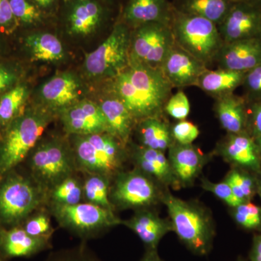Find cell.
I'll return each instance as SVG.
<instances>
[{
    "mask_svg": "<svg viewBox=\"0 0 261 261\" xmlns=\"http://www.w3.org/2000/svg\"><path fill=\"white\" fill-rule=\"evenodd\" d=\"M173 87L160 68L129 63L113 78V95L126 106L136 122L163 116Z\"/></svg>",
    "mask_w": 261,
    "mask_h": 261,
    "instance_id": "1",
    "label": "cell"
},
{
    "mask_svg": "<svg viewBox=\"0 0 261 261\" xmlns=\"http://www.w3.org/2000/svg\"><path fill=\"white\" fill-rule=\"evenodd\" d=\"M162 203L180 242L192 253L205 256L210 253L216 237V226L210 210L197 201H186L168 190Z\"/></svg>",
    "mask_w": 261,
    "mask_h": 261,
    "instance_id": "2",
    "label": "cell"
},
{
    "mask_svg": "<svg viewBox=\"0 0 261 261\" xmlns=\"http://www.w3.org/2000/svg\"><path fill=\"white\" fill-rule=\"evenodd\" d=\"M53 119L45 108L27 106L0 135V178L27 159Z\"/></svg>",
    "mask_w": 261,
    "mask_h": 261,
    "instance_id": "3",
    "label": "cell"
},
{
    "mask_svg": "<svg viewBox=\"0 0 261 261\" xmlns=\"http://www.w3.org/2000/svg\"><path fill=\"white\" fill-rule=\"evenodd\" d=\"M71 146L77 171L113 178L123 171L129 157L127 146L107 132L72 136Z\"/></svg>",
    "mask_w": 261,
    "mask_h": 261,
    "instance_id": "4",
    "label": "cell"
},
{
    "mask_svg": "<svg viewBox=\"0 0 261 261\" xmlns=\"http://www.w3.org/2000/svg\"><path fill=\"white\" fill-rule=\"evenodd\" d=\"M47 202L48 192L32 176L13 170L0 178V221L3 224L20 226Z\"/></svg>",
    "mask_w": 261,
    "mask_h": 261,
    "instance_id": "5",
    "label": "cell"
},
{
    "mask_svg": "<svg viewBox=\"0 0 261 261\" xmlns=\"http://www.w3.org/2000/svg\"><path fill=\"white\" fill-rule=\"evenodd\" d=\"M172 29L175 42L208 66L216 61L224 42L216 24L207 19L180 13L173 8Z\"/></svg>",
    "mask_w": 261,
    "mask_h": 261,
    "instance_id": "6",
    "label": "cell"
},
{
    "mask_svg": "<svg viewBox=\"0 0 261 261\" xmlns=\"http://www.w3.org/2000/svg\"><path fill=\"white\" fill-rule=\"evenodd\" d=\"M29 157L31 176L47 192L78 171L71 146L61 138L38 142Z\"/></svg>",
    "mask_w": 261,
    "mask_h": 261,
    "instance_id": "7",
    "label": "cell"
},
{
    "mask_svg": "<svg viewBox=\"0 0 261 261\" xmlns=\"http://www.w3.org/2000/svg\"><path fill=\"white\" fill-rule=\"evenodd\" d=\"M49 211L61 227L84 242L97 238L121 225L116 212L84 202L73 205H49Z\"/></svg>",
    "mask_w": 261,
    "mask_h": 261,
    "instance_id": "8",
    "label": "cell"
},
{
    "mask_svg": "<svg viewBox=\"0 0 261 261\" xmlns=\"http://www.w3.org/2000/svg\"><path fill=\"white\" fill-rule=\"evenodd\" d=\"M168 190L135 168L130 171L123 170L113 178L110 200L115 211L152 208L162 203Z\"/></svg>",
    "mask_w": 261,
    "mask_h": 261,
    "instance_id": "9",
    "label": "cell"
},
{
    "mask_svg": "<svg viewBox=\"0 0 261 261\" xmlns=\"http://www.w3.org/2000/svg\"><path fill=\"white\" fill-rule=\"evenodd\" d=\"M175 44L171 24L149 23L130 34L129 63L160 68Z\"/></svg>",
    "mask_w": 261,
    "mask_h": 261,
    "instance_id": "10",
    "label": "cell"
},
{
    "mask_svg": "<svg viewBox=\"0 0 261 261\" xmlns=\"http://www.w3.org/2000/svg\"><path fill=\"white\" fill-rule=\"evenodd\" d=\"M130 33L118 24L97 49L86 56L84 68L92 77L114 78L129 64Z\"/></svg>",
    "mask_w": 261,
    "mask_h": 261,
    "instance_id": "11",
    "label": "cell"
},
{
    "mask_svg": "<svg viewBox=\"0 0 261 261\" xmlns=\"http://www.w3.org/2000/svg\"><path fill=\"white\" fill-rule=\"evenodd\" d=\"M218 29L224 44L261 38V8L235 0Z\"/></svg>",
    "mask_w": 261,
    "mask_h": 261,
    "instance_id": "12",
    "label": "cell"
},
{
    "mask_svg": "<svg viewBox=\"0 0 261 261\" xmlns=\"http://www.w3.org/2000/svg\"><path fill=\"white\" fill-rule=\"evenodd\" d=\"M214 154L231 167L243 168L258 174L261 162L255 141L248 133L227 134L219 141Z\"/></svg>",
    "mask_w": 261,
    "mask_h": 261,
    "instance_id": "13",
    "label": "cell"
},
{
    "mask_svg": "<svg viewBox=\"0 0 261 261\" xmlns=\"http://www.w3.org/2000/svg\"><path fill=\"white\" fill-rule=\"evenodd\" d=\"M68 135L82 136L107 132V124L99 105L88 99L79 101L59 113Z\"/></svg>",
    "mask_w": 261,
    "mask_h": 261,
    "instance_id": "14",
    "label": "cell"
},
{
    "mask_svg": "<svg viewBox=\"0 0 261 261\" xmlns=\"http://www.w3.org/2000/svg\"><path fill=\"white\" fill-rule=\"evenodd\" d=\"M207 69L205 63L182 49L176 42L161 68L173 88L196 87L201 75Z\"/></svg>",
    "mask_w": 261,
    "mask_h": 261,
    "instance_id": "15",
    "label": "cell"
},
{
    "mask_svg": "<svg viewBox=\"0 0 261 261\" xmlns=\"http://www.w3.org/2000/svg\"><path fill=\"white\" fill-rule=\"evenodd\" d=\"M168 151V159L180 188L193 186L211 158L193 144L174 142Z\"/></svg>",
    "mask_w": 261,
    "mask_h": 261,
    "instance_id": "16",
    "label": "cell"
},
{
    "mask_svg": "<svg viewBox=\"0 0 261 261\" xmlns=\"http://www.w3.org/2000/svg\"><path fill=\"white\" fill-rule=\"evenodd\" d=\"M121 225L129 228L140 238L145 250H158L163 238L173 232L169 218H161L152 208L135 211L129 219L122 220Z\"/></svg>",
    "mask_w": 261,
    "mask_h": 261,
    "instance_id": "17",
    "label": "cell"
},
{
    "mask_svg": "<svg viewBox=\"0 0 261 261\" xmlns=\"http://www.w3.org/2000/svg\"><path fill=\"white\" fill-rule=\"evenodd\" d=\"M128 155L135 168L145 173L161 186L175 190L181 189L165 152L135 145L128 151Z\"/></svg>",
    "mask_w": 261,
    "mask_h": 261,
    "instance_id": "18",
    "label": "cell"
},
{
    "mask_svg": "<svg viewBox=\"0 0 261 261\" xmlns=\"http://www.w3.org/2000/svg\"><path fill=\"white\" fill-rule=\"evenodd\" d=\"M215 62L220 69L246 73L261 64V38L224 44Z\"/></svg>",
    "mask_w": 261,
    "mask_h": 261,
    "instance_id": "19",
    "label": "cell"
},
{
    "mask_svg": "<svg viewBox=\"0 0 261 261\" xmlns=\"http://www.w3.org/2000/svg\"><path fill=\"white\" fill-rule=\"evenodd\" d=\"M51 247V239L31 236L20 225L2 231L0 249L5 259L32 257Z\"/></svg>",
    "mask_w": 261,
    "mask_h": 261,
    "instance_id": "20",
    "label": "cell"
},
{
    "mask_svg": "<svg viewBox=\"0 0 261 261\" xmlns=\"http://www.w3.org/2000/svg\"><path fill=\"white\" fill-rule=\"evenodd\" d=\"M81 86L79 80L70 73L55 75L41 88V97L48 111L60 113L79 102Z\"/></svg>",
    "mask_w": 261,
    "mask_h": 261,
    "instance_id": "21",
    "label": "cell"
},
{
    "mask_svg": "<svg viewBox=\"0 0 261 261\" xmlns=\"http://www.w3.org/2000/svg\"><path fill=\"white\" fill-rule=\"evenodd\" d=\"M214 112L226 133H247L248 104L243 96L233 93L217 98Z\"/></svg>",
    "mask_w": 261,
    "mask_h": 261,
    "instance_id": "22",
    "label": "cell"
},
{
    "mask_svg": "<svg viewBox=\"0 0 261 261\" xmlns=\"http://www.w3.org/2000/svg\"><path fill=\"white\" fill-rule=\"evenodd\" d=\"M173 13V5L168 0H129L123 16L136 28L156 22L171 24Z\"/></svg>",
    "mask_w": 261,
    "mask_h": 261,
    "instance_id": "23",
    "label": "cell"
},
{
    "mask_svg": "<svg viewBox=\"0 0 261 261\" xmlns=\"http://www.w3.org/2000/svg\"><path fill=\"white\" fill-rule=\"evenodd\" d=\"M99 106L106 119L108 133L128 145L137 122L126 106L115 95L105 99Z\"/></svg>",
    "mask_w": 261,
    "mask_h": 261,
    "instance_id": "24",
    "label": "cell"
},
{
    "mask_svg": "<svg viewBox=\"0 0 261 261\" xmlns=\"http://www.w3.org/2000/svg\"><path fill=\"white\" fill-rule=\"evenodd\" d=\"M20 48L34 61L57 62L65 56L61 41L49 33H34L20 38Z\"/></svg>",
    "mask_w": 261,
    "mask_h": 261,
    "instance_id": "25",
    "label": "cell"
},
{
    "mask_svg": "<svg viewBox=\"0 0 261 261\" xmlns=\"http://www.w3.org/2000/svg\"><path fill=\"white\" fill-rule=\"evenodd\" d=\"M137 137L140 146L165 152L174 143L171 125L163 116L150 117L137 122Z\"/></svg>",
    "mask_w": 261,
    "mask_h": 261,
    "instance_id": "26",
    "label": "cell"
},
{
    "mask_svg": "<svg viewBox=\"0 0 261 261\" xmlns=\"http://www.w3.org/2000/svg\"><path fill=\"white\" fill-rule=\"evenodd\" d=\"M245 73L220 68L207 69L201 75L196 87L216 99L233 94L238 87H241Z\"/></svg>",
    "mask_w": 261,
    "mask_h": 261,
    "instance_id": "27",
    "label": "cell"
},
{
    "mask_svg": "<svg viewBox=\"0 0 261 261\" xmlns=\"http://www.w3.org/2000/svg\"><path fill=\"white\" fill-rule=\"evenodd\" d=\"M235 0H177L175 10L195 15L219 25L224 20Z\"/></svg>",
    "mask_w": 261,
    "mask_h": 261,
    "instance_id": "28",
    "label": "cell"
},
{
    "mask_svg": "<svg viewBox=\"0 0 261 261\" xmlns=\"http://www.w3.org/2000/svg\"><path fill=\"white\" fill-rule=\"evenodd\" d=\"M30 88L24 80L0 97V135L27 108Z\"/></svg>",
    "mask_w": 261,
    "mask_h": 261,
    "instance_id": "29",
    "label": "cell"
},
{
    "mask_svg": "<svg viewBox=\"0 0 261 261\" xmlns=\"http://www.w3.org/2000/svg\"><path fill=\"white\" fill-rule=\"evenodd\" d=\"M102 17V10L90 0H81L70 13V32L80 36H87L94 32Z\"/></svg>",
    "mask_w": 261,
    "mask_h": 261,
    "instance_id": "30",
    "label": "cell"
},
{
    "mask_svg": "<svg viewBox=\"0 0 261 261\" xmlns=\"http://www.w3.org/2000/svg\"><path fill=\"white\" fill-rule=\"evenodd\" d=\"M83 181L72 175L48 192L47 205H73L84 202Z\"/></svg>",
    "mask_w": 261,
    "mask_h": 261,
    "instance_id": "31",
    "label": "cell"
},
{
    "mask_svg": "<svg viewBox=\"0 0 261 261\" xmlns=\"http://www.w3.org/2000/svg\"><path fill=\"white\" fill-rule=\"evenodd\" d=\"M85 175L83 181L84 200L116 212L110 200L112 180L100 174Z\"/></svg>",
    "mask_w": 261,
    "mask_h": 261,
    "instance_id": "32",
    "label": "cell"
},
{
    "mask_svg": "<svg viewBox=\"0 0 261 261\" xmlns=\"http://www.w3.org/2000/svg\"><path fill=\"white\" fill-rule=\"evenodd\" d=\"M257 175L243 168L231 167L223 181L229 185L241 202H250L257 195Z\"/></svg>",
    "mask_w": 261,
    "mask_h": 261,
    "instance_id": "33",
    "label": "cell"
},
{
    "mask_svg": "<svg viewBox=\"0 0 261 261\" xmlns=\"http://www.w3.org/2000/svg\"><path fill=\"white\" fill-rule=\"evenodd\" d=\"M231 216L239 227L247 231L260 232L261 206L250 202H243L231 208Z\"/></svg>",
    "mask_w": 261,
    "mask_h": 261,
    "instance_id": "34",
    "label": "cell"
},
{
    "mask_svg": "<svg viewBox=\"0 0 261 261\" xmlns=\"http://www.w3.org/2000/svg\"><path fill=\"white\" fill-rule=\"evenodd\" d=\"M42 209L43 207L29 216L22 223L21 226L31 236L51 240L55 228L51 225L50 213Z\"/></svg>",
    "mask_w": 261,
    "mask_h": 261,
    "instance_id": "35",
    "label": "cell"
},
{
    "mask_svg": "<svg viewBox=\"0 0 261 261\" xmlns=\"http://www.w3.org/2000/svg\"><path fill=\"white\" fill-rule=\"evenodd\" d=\"M19 62L0 58V97L24 80L23 70Z\"/></svg>",
    "mask_w": 261,
    "mask_h": 261,
    "instance_id": "36",
    "label": "cell"
},
{
    "mask_svg": "<svg viewBox=\"0 0 261 261\" xmlns=\"http://www.w3.org/2000/svg\"><path fill=\"white\" fill-rule=\"evenodd\" d=\"M44 261H103L96 255L86 242L77 246L51 252Z\"/></svg>",
    "mask_w": 261,
    "mask_h": 261,
    "instance_id": "37",
    "label": "cell"
},
{
    "mask_svg": "<svg viewBox=\"0 0 261 261\" xmlns=\"http://www.w3.org/2000/svg\"><path fill=\"white\" fill-rule=\"evenodd\" d=\"M241 87L247 104L261 102V64L246 72Z\"/></svg>",
    "mask_w": 261,
    "mask_h": 261,
    "instance_id": "38",
    "label": "cell"
},
{
    "mask_svg": "<svg viewBox=\"0 0 261 261\" xmlns=\"http://www.w3.org/2000/svg\"><path fill=\"white\" fill-rule=\"evenodd\" d=\"M12 11L18 27L29 25L39 20L40 13L29 0H9Z\"/></svg>",
    "mask_w": 261,
    "mask_h": 261,
    "instance_id": "39",
    "label": "cell"
},
{
    "mask_svg": "<svg viewBox=\"0 0 261 261\" xmlns=\"http://www.w3.org/2000/svg\"><path fill=\"white\" fill-rule=\"evenodd\" d=\"M201 187L205 191L211 192L213 195L220 199L230 207H236L243 203L238 197L235 196L229 185L226 181H222L214 183L209 181L205 178H201Z\"/></svg>",
    "mask_w": 261,
    "mask_h": 261,
    "instance_id": "40",
    "label": "cell"
},
{
    "mask_svg": "<svg viewBox=\"0 0 261 261\" xmlns=\"http://www.w3.org/2000/svg\"><path fill=\"white\" fill-rule=\"evenodd\" d=\"M190 112V101L181 90L172 94L165 105L164 113L178 121L186 120Z\"/></svg>",
    "mask_w": 261,
    "mask_h": 261,
    "instance_id": "41",
    "label": "cell"
},
{
    "mask_svg": "<svg viewBox=\"0 0 261 261\" xmlns=\"http://www.w3.org/2000/svg\"><path fill=\"white\" fill-rule=\"evenodd\" d=\"M171 129L174 142L181 145H191L200 135L198 126L187 120L171 125Z\"/></svg>",
    "mask_w": 261,
    "mask_h": 261,
    "instance_id": "42",
    "label": "cell"
},
{
    "mask_svg": "<svg viewBox=\"0 0 261 261\" xmlns=\"http://www.w3.org/2000/svg\"><path fill=\"white\" fill-rule=\"evenodd\" d=\"M18 29L9 0H0V34L9 37L13 35Z\"/></svg>",
    "mask_w": 261,
    "mask_h": 261,
    "instance_id": "43",
    "label": "cell"
},
{
    "mask_svg": "<svg viewBox=\"0 0 261 261\" xmlns=\"http://www.w3.org/2000/svg\"><path fill=\"white\" fill-rule=\"evenodd\" d=\"M247 133L254 139L261 136V102L248 105Z\"/></svg>",
    "mask_w": 261,
    "mask_h": 261,
    "instance_id": "44",
    "label": "cell"
},
{
    "mask_svg": "<svg viewBox=\"0 0 261 261\" xmlns=\"http://www.w3.org/2000/svg\"><path fill=\"white\" fill-rule=\"evenodd\" d=\"M248 258L250 261H261V231L254 234Z\"/></svg>",
    "mask_w": 261,
    "mask_h": 261,
    "instance_id": "45",
    "label": "cell"
},
{
    "mask_svg": "<svg viewBox=\"0 0 261 261\" xmlns=\"http://www.w3.org/2000/svg\"><path fill=\"white\" fill-rule=\"evenodd\" d=\"M139 261H165L160 257L158 250H145L143 256Z\"/></svg>",
    "mask_w": 261,
    "mask_h": 261,
    "instance_id": "46",
    "label": "cell"
},
{
    "mask_svg": "<svg viewBox=\"0 0 261 261\" xmlns=\"http://www.w3.org/2000/svg\"><path fill=\"white\" fill-rule=\"evenodd\" d=\"M5 37H5V36L2 35V34H0V58H1V57L5 56V47H6V44H5Z\"/></svg>",
    "mask_w": 261,
    "mask_h": 261,
    "instance_id": "47",
    "label": "cell"
},
{
    "mask_svg": "<svg viewBox=\"0 0 261 261\" xmlns=\"http://www.w3.org/2000/svg\"><path fill=\"white\" fill-rule=\"evenodd\" d=\"M34 1L35 2L37 5H39V6L45 8V7L49 6V5L53 4L56 0H34Z\"/></svg>",
    "mask_w": 261,
    "mask_h": 261,
    "instance_id": "48",
    "label": "cell"
},
{
    "mask_svg": "<svg viewBox=\"0 0 261 261\" xmlns=\"http://www.w3.org/2000/svg\"><path fill=\"white\" fill-rule=\"evenodd\" d=\"M257 195L260 197L261 201V171L257 175Z\"/></svg>",
    "mask_w": 261,
    "mask_h": 261,
    "instance_id": "49",
    "label": "cell"
},
{
    "mask_svg": "<svg viewBox=\"0 0 261 261\" xmlns=\"http://www.w3.org/2000/svg\"><path fill=\"white\" fill-rule=\"evenodd\" d=\"M240 1L245 2V3H249V4L261 8V0H240Z\"/></svg>",
    "mask_w": 261,
    "mask_h": 261,
    "instance_id": "50",
    "label": "cell"
},
{
    "mask_svg": "<svg viewBox=\"0 0 261 261\" xmlns=\"http://www.w3.org/2000/svg\"><path fill=\"white\" fill-rule=\"evenodd\" d=\"M255 141V143H256L257 149H258V153L259 156H260V162H261V136H259V137H256V138L254 139Z\"/></svg>",
    "mask_w": 261,
    "mask_h": 261,
    "instance_id": "51",
    "label": "cell"
},
{
    "mask_svg": "<svg viewBox=\"0 0 261 261\" xmlns=\"http://www.w3.org/2000/svg\"><path fill=\"white\" fill-rule=\"evenodd\" d=\"M3 228L1 226H0V240H1V233L2 231H3ZM0 261H5V259L4 258V257H3V255H2L1 249H0Z\"/></svg>",
    "mask_w": 261,
    "mask_h": 261,
    "instance_id": "52",
    "label": "cell"
},
{
    "mask_svg": "<svg viewBox=\"0 0 261 261\" xmlns=\"http://www.w3.org/2000/svg\"><path fill=\"white\" fill-rule=\"evenodd\" d=\"M236 261H247L245 260V258L243 256H241V255H240V256H238V259H237Z\"/></svg>",
    "mask_w": 261,
    "mask_h": 261,
    "instance_id": "53",
    "label": "cell"
}]
</instances>
